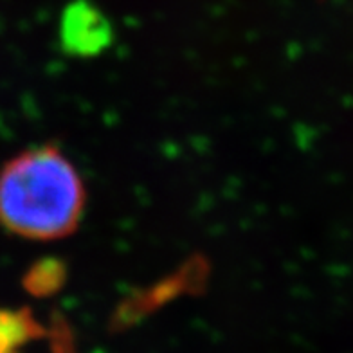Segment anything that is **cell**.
Returning <instances> with one entry per match:
<instances>
[{
  "label": "cell",
  "mask_w": 353,
  "mask_h": 353,
  "mask_svg": "<svg viewBox=\"0 0 353 353\" xmlns=\"http://www.w3.org/2000/svg\"><path fill=\"white\" fill-rule=\"evenodd\" d=\"M83 202L74 166L52 148L29 150L0 172V222L20 236L65 234L78 222Z\"/></svg>",
  "instance_id": "obj_1"
},
{
  "label": "cell",
  "mask_w": 353,
  "mask_h": 353,
  "mask_svg": "<svg viewBox=\"0 0 353 353\" xmlns=\"http://www.w3.org/2000/svg\"><path fill=\"white\" fill-rule=\"evenodd\" d=\"M110 38L108 20L87 0L72 2L61 17V42L74 54H98L110 43Z\"/></svg>",
  "instance_id": "obj_2"
}]
</instances>
